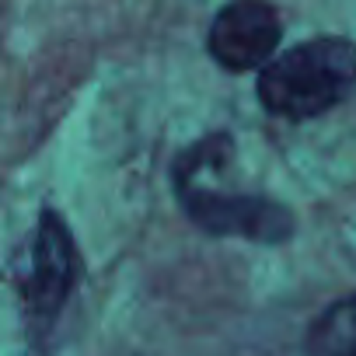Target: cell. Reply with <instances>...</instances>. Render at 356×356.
Returning a JSON list of instances; mask_svg holds the SVG:
<instances>
[{
	"mask_svg": "<svg viewBox=\"0 0 356 356\" xmlns=\"http://www.w3.org/2000/svg\"><path fill=\"white\" fill-rule=\"evenodd\" d=\"M356 84V46L321 35L280 53L259 74V102L280 119H314L335 108Z\"/></svg>",
	"mask_w": 356,
	"mask_h": 356,
	"instance_id": "cell-1",
	"label": "cell"
},
{
	"mask_svg": "<svg viewBox=\"0 0 356 356\" xmlns=\"http://www.w3.org/2000/svg\"><path fill=\"white\" fill-rule=\"evenodd\" d=\"M175 189L186 213L210 234L227 238H252L266 245H280L293 234V217L283 203L266 196H241V193H217L207 189L200 178L175 171Z\"/></svg>",
	"mask_w": 356,
	"mask_h": 356,
	"instance_id": "cell-2",
	"label": "cell"
},
{
	"mask_svg": "<svg viewBox=\"0 0 356 356\" xmlns=\"http://www.w3.org/2000/svg\"><path fill=\"white\" fill-rule=\"evenodd\" d=\"M77 269L81 262H77V248H74L67 220L56 210H42L35 238H32V252H29V269L22 280L29 311L35 318H53L70 297L77 283Z\"/></svg>",
	"mask_w": 356,
	"mask_h": 356,
	"instance_id": "cell-3",
	"label": "cell"
},
{
	"mask_svg": "<svg viewBox=\"0 0 356 356\" xmlns=\"http://www.w3.org/2000/svg\"><path fill=\"white\" fill-rule=\"evenodd\" d=\"M280 35H283V25H280V15L269 8V4H231L224 11H217L213 25H210V35H207V46H210V56L241 74V70H252V67H269L276 46H280Z\"/></svg>",
	"mask_w": 356,
	"mask_h": 356,
	"instance_id": "cell-4",
	"label": "cell"
},
{
	"mask_svg": "<svg viewBox=\"0 0 356 356\" xmlns=\"http://www.w3.org/2000/svg\"><path fill=\"white\" fill-rule=\"evenodd\" d=\"M314 356H356V293L328 304L307 332Z\"/></svg>",
	"mask_w": 356,
	"mask_h": 356,
	"instance_id": "cell-5",
	"label": "cell"
}]
</instances>
